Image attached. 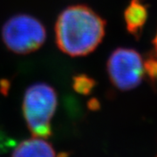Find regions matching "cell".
I'll list each match as a JSON object with an SVG mask.
<instances>
[{
	"label": "cell",
	"mask_w": 157,
	"mask_h": 157,
	"mask_svg": "<svg viewBox=\"0 0 157 157\" xmlns=\"http://www.w3.org/2000/svg\"><path fill=\"white\" fill-rule=\"evenodd\" d=\"M106 32V21L85 5L72 6L58 17L55 37L59 49L72 57L86 56L95 50Z\"/></svg>",
	"instance_id": "6da1fadb"
},
{
	"label": "cell",
	"mask_w": 157,
	"mask_h": 157,
	"mask_svg": "<svg viewBox=\"0 0 157 157\" xmlns=\"http://www.w3.org/2000/svg\"><path fill=\"white\" fill-rule=\"evenodd\" d=\"M57 101L56 92L50 85L36 83L25 91L23 114L34 137L47 139L52 135L51 121L56 111Z\"/></svg>",
	"instance_id": "7a4b0ae2"
},
{
	"label": "cell",
	"mask_w": 157,
	"mask_h": 157,
	"mask_svg": "<svg viewBox=\"0 0 157 157\" xmlns=\"http://www.w3.org/2000/svg\"><path fill=\"white\" fill-rule=\"evenodd\" d=\"M46 31L42 23L32 15L17 14L3 25L2 39L6 46L17 54H27L45 43Z\"/></svg>",
	"instance_id": "3957f363"
},
{
	"label": "cell",
	"mask_w": 157,
	"mask_h": 157,
	"mask_svg": "<svg viewBox=\"0 0 157 157\" xmlns=\"http://www.w3.org/2000/svg\"><path fill=\"white\" fill-rule=\"evenodd\" d=\"M107 69L111 83L121 91L135 89L144 77L143 59L131 48L120 47L113 51L107 60Z\"/></svg>",
	"instance_id": "277c9868"
},
{
	"label": "cell",
	"mask_w": 157,
	"mask_h": 157,
	"mask_svg": "<svg viewBox=\"0 0 157 157\" xmlns=\"http://www.w3.org/2000/svg\"><path fill=\"white\" fill-rule=\"evenodd\" d=\"M147 6L143 3V0H131L130 4L125 9L124 19L126 28L136 39H140L147 20Z\"/></svg>",
	"instance_id": "5b68a950"
},
{
	"label": "cell",
	"mask_w": 157,
	"mask_h": 157,
	"mask_svg": "<svg viewBox=\"0 0 157 157\" xmlns=\"http://www.w3.org/2000/svg\"><path fill=\"white\" fill-rule=\"evenodd\" d=\"M11 157H57L53 147L44 138L34 137L23 140L17 145Z\"/></svg>",
	"instance_id": "8992f818"
},
{
	"label": "cell",
	"mask_w": 157,
	"mask_h": 157,
	"mask_svg": "<svg viewBox=\"0 0 157 157\" xmlns=\"http://www.w3.org/2000/svg\"><path fill=\"white\" fill-rule=\"evenodd\" d=\"M95 80L86 74H78L73 77V87L75 92L87 95L95 86Z\"/></svg>",
	"instance_id": "52a82bcc"
},
{
	"label": "cell",
	"mask_w": 157,
	"mask_h": 157,
	"mask_svg": "<svg viewBox=\"0 0 157 157\" xmlns=\"http://www.w3.org/2000/svg\"><path fill=\"white\" fill-rule=\"evenodd\" d=\"M144 76L146 75L150 83L157 85V52H152L143 59Z\"/></svg>",
	"instance_id": "ba28073f"
},
{
	"label": "cell",
	"mask_w": 157,
	"mask_h": 157,
	"mask_svg": "<svg viewBox=\"0 0 157 157\" xmlns=\"http://www.w3.org/2000/svg\"><path fill=\"white\" fill-rule=\"evenodd\" d=\"M153 45L155 46V52H157V31H156V34L155 36V38L153 39Z\"/></svg>",
	"instance_id": "9c48e42d"
}]
</instances>
